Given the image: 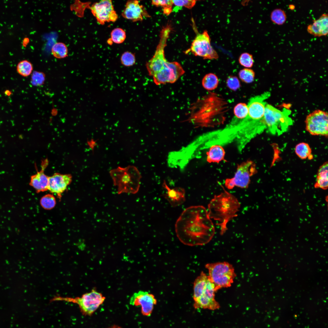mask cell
I'll return each mask as SVG.
<instances>
[{
  "label": "cell",
  "mask_w": 328,
  "mask_h": 328,
  "mask_svg": "<svg viewBox=\"0 0 328 328\" xmlns=\"http://www.w3.org/2000/svg\"><path fill=\"white\" fill-rule=\"evenodd\" d=\"M175 227L178 239L184 244L189 246L207 244L215 232L207 210L201 205L190 206L184 210L177 219Z\"/></svg>",
  "instance_id": "6da1fadb"
},
{
  "label": "cell",
  "mask_w": 328,
  "mask_h": 328,
  "mask_svg": "<svg viewBox=\"0 0 328 328\" xmlns=\"http://www.w3.org/2000/svg\"><path fill=\"white\" fill-rule=\"evenodd\" d=\"M240 207L237 198L225 190L210 200L208 206V214L210 218L219 222L217 224L220 226L221 235L227 230L228 222L237 216Z\"/></svg>",
  "instance_id": "7a4b0ae2"
},
{
  "label": "cell",
  "mask_w": 328,
  "mask_h": 328,
  "mask_svg": "<svg viewBox=\"0 0 328 328\" xmlns=\"http://www.w3.org/2000/svg\"><path fill=\"white\" fill-rule=\"evenodd\" d=\"M193 298L195 309L214 310L219 309V303L215 299L217 291L214 284L203 272L195 279L193 283Z\"/></svg>",
  "instance_id": "3957f363"
},
{
  "label": "cell",
  "mask_w": 328,
  "mask_h": 328,
  "mask_svg": "<svg viewBox=\"0 0 328 328\" xmlns=\"http://www.w3.org/2000/svg\"><path fill=\"white\" fill-rule=\"evenodd\" d=\"M109 174L114 185L117 187L118 194H134L139 189L142 178L140 172L135 166H119L111 170Z\"/></svg>",
  "instance_id": "277c9868"
},
{
  "label": "cell",
  "mask_w": 328,
  "mask_h": 328,
  "mask_svg": "<svg viewBox=\"0 0 328 328\" xmlns=\"http://www.w3.org/2000/svg\"><path fill=\"white\" fill-rule=\"evenodd\" d=\"M291 111L284 108L281 111L269 104L265 107L264 120L266 129L273 135H279L286 132L293 121L289 116Z\"/></svg>",
  "instance_id": "5b68a950"
},
{
  "label": "cell",
  "mask_w": 328,
  "mask_h": 328,
  "mask_svg": "<svg viewBox=\"0 0 328 328\" xmlns=\"http://www.w3.org/2000/svg\"><path fill=\"white\" fill-rule=\"evenodd\" d=\"M205 267L208 271V277L217 291L231 286L236 274L230 264L227 262L209 263Z\"/></svg>",
  "instance_id": "8992f818"
},
{
  "label": "cell",
  "mask_w": 328,
  "mask_h": 328,
  "mask_svg": "<svg viewBox=\"0 0 328 328\" xmlns=\"http://www.w3.org/2000/svg\"><path fill=\"white\" fill-rule=\"evenodd\" d=\"M102 294L94 290L86 293L80 297L73 298L56 296L52 301H63L77 304L83 314L91 316L101 304L105 300Z\"/></svg>",
  "instance_id": "52a82bcc"
},
{
  "label": "cell",
  "mask_w": 328,
  "mask_h": 328,
  "mask_svg": "<svg viewBox=\"0 0 328 328\" xmlns=\"http://www.w3.org/2000/svg\"><path fill=\"white\" fill-rule=\"evenodd\" d=\"M171 30L170 25L167 24L163 27L160 32L159 41L155 54L146 65L149 74L150 76L153 77L160 71L167 61L165 56L164 49Z\"/></svg>",
  "instance_id": "ba28073f"
},
{
  "label": "cell",
  "mask_w": 328,
  "mask_h": 328,
  "mask_svg": "<svg viewBox=\"0 0 328 328\" xmlns=\"http://www.w3.org/2000/svg\"><path fill=\"white\" fill-rule=\"evenodd\" d=\"M256 172V166L252 161L248 160L237 166L234 176L226 179L225 187L229 190L235 186L241 188H247L250 182V178Z\"/></svg>",
  "instance_id": "9c48e42d"
},
{
  "label": "cell",
  "mask_w": 328,
  "mask_h": 328,
  "mask_svg": "<svg viewBox=\"0 0 328 328\" xmlns=\"http://www.w3.org/2000/svg\"><path fill=\"white\" fill-rule=\"evenodd\" d=\"M306 130L313 135L328 136V116L327 112L319 109L309 114L305 121Z\"/></svg>",
  "instance_id": "30bf717a"
},
{
  "label": "cell",
  "mask_w": 328,
  "mask_h": 328,
  "mask_svg": "<svg viewBox=\"0 0 328 328\" xmlns=\"http://www.w3.org/2000/svg\"><path fill=\"white\" fill-rule=\"evenodd\" d=\"M190 50L195 56L204 59H217L218 55L210 44V39L208 32L204 31L202 33H197L192 43Z\"/></svg>",
  "instance_id": "8fae6325"
},
{
  "label": "cell",
  "mask_w": 328,
  "mask_h": 328,
  "mask_svg": "<svg viewBox=\"0 0 328 328\" xmlns=\"http://www.w3.org/2000/svg\"><path fill=\"white\" fill-rule=\"evenodd\" d=\"M184 73V70L178 62L166 61L164 67L153 76V81L157 85L173 83Z\"/></svg>",
  "instance_id": "7c38bea8"
},
{
  "label": "cell",
  "mask_w": 328,
  "mask_h": 328,
  "mask_svg": "<svg viewBox=\"0 0 328 328\" xmlns=\"http://www.w3.org/2000/svg\"><path fill=\"white\" fill-rule=\"evenodd\" d=\"M90 8L100 24L104 25L106 22H114L118 18L111 0H101L93 4Z\"/></svg>",
  "instance_id": "4fadbf2b"
},
{
  "label": "cell",
  "mask_w": 328,
  "mask_h": 328,
  "mask_svg": "<svg viewBox=\"0 0 328 328\" xmlns=\"http://www.w3.org/2000/svg\"><path fill=\"white\" fill-rule=\"evenodd\" d=\"M270 95L269 92L266 91L251 97L247 105L248 112L247 116L255 121L264 120L266 105L265 100L268 98Z\"/></svg>",
  "instance_id": "5bb4252c"
},
{
  "label": "cell",
  "mask_w": 328,
  "mask_h": 328,
  "mask_svg": "<svg viewBox=\"0 0 328 328\" xmlns=\"http://www.w3.org/2000/svg\"><path fill=\"white\" fill-rule=\"evenodd\" d=\"M156 303V299L153 294L142 291L135 293L130 300V304L136 306H141L142 314L148 316L151 315Z\"/></svg>",
  "instance_id": "9a60e30c"
},
{
  "label": "cell",
  "mask_w": 328,
  "mask_h": 328,
  "mask_svg": "<svg viewBox=\"0 0 328 328\" xmlns=\"http://www.w3.org/2000/svg\"><path fill=\"white\" fill-rule=\"evenodd\" d=\"M72 181V176L70 174L55 173L49 177L48 190L60 198Z\"/></svg>",
  "instance_id": "2e32d148"
},
{
  "label": "cell",
  "mask_w": 328,
  "mask_h": 328,
  "mask_svg": "<svg viewBox=\"0 0 328 328\" xmlns=\"http://www.w3.org/2000/svg\"><path fill=\"white\" fill-rule=\"evenodd\" d=\"M48 160H43L40 170L30 177L29 185L33 187L37 193L43 192L48 190L49 177L45 173L44 171L48 165Z\"/></svg>",
  "instance_id": "e0dca14e"
},
{
  "label": "cell",
  "mask_w": 328,
  "mask_h": 328,
  "mask_svg": "<svg viewBox=\"0 0 328 328\" xmlns=\"http://www.w3.org/2000/svg\"><path fill=\"white\" fill-rule=\"evenodd\" d=\"M121 15L125 18L135 22L142 21L143 16L147 15L138 1L129 0L126 2Z\"/></svg>",
  "instance_id": "ac0fdd59"
},
{
  "label": "cell",
  "mask_w": 328,
  "mask_h": 328,
  "mask_svg": "<svg viewBox=\"0 0 328 328\" xmlns=\"http://www.w3.org/2000/svg\"><path fill=\"white\" fill-rule=\"evenodd\" d=\"M163 188L166 190L163 197L173 207L179 206L183 204L186 200L185 190L180 187L173 188L169 187L165 181L162 184Z\"/></svg>",
  "instance_id": "d6986e66"
},
{
  "label": "cell",
  "mask_w": 328,
  "mask_h": 328,
  "mask_svg": "<svg viewBox=\"0 0 328 328\" xmlns=\"http://www.w3.org/2000/svg\"><path fill=\"white\" fill-rule=\"evenodd\" d=\"M308 32L316 37L325 36L328 33V15L326 13L323 14L319 17L313 21L307 28Z\"/></svg>",
  "instance_id": "ffe728a7"
},
{
  "label": "cell",
  "mask_w": 328,
  "mask_h": 328,
  "mask_svg": "<svg viewBox=\"0 0 328 328\" xmlns=\"http://www.w3.org/2000/svg\"><path fill=\"white\" fill-rule=\"evenodd\" d=\"M328 163H324L319 168L316 176L314 187L323 190L327 188L328 185Z\"/></svg>",
  "instance_id": "44dd1931"
},
{
  "label": "cell",
  "mask_w": 328,
  "mask_h": 328,
  "mask_svg": "<svg viewBox=\"0 0 328 328\" xmlns=\"http://www.w3.org/2000/svg\"><path fill=\"white\" fill-rule=\"evenodd\" d=\"M225 152L221 145H215L209 148L207 153V161L209 162H219L223 160Z\"/></svg>",
  "instance_id": "7402d4cb"
},
{
  "label": "cell",
  "mask_w": 328,
  "mask_h": 328,
  "mask_svg": "<svg viewBox=\"0 0 328 328\" xmlns=\"http://www.w3.org/2000/svg\"><path fill=\"white\" fill-rule=\"evenodd\" d=\"M295 152L297 156L302 159H312L313 158L311 148L309 145L306 142L297 144L295 148Z\"/></svg>",
  "instance_id": "603a6c76"
},
{
  "label": "cell",
  "mask_w": 328,
  "mask_h": 328,
  "mask_svg": "<svg viewBox=\"0 0 328 328\" xmlns=\"http://www.w3.org/2000/svg\"><path fill=\"white\" fill-rule=\"evenodd\" d=\"M219 83L218 77L216 74L213 73H209L205 75L202 81L203 87L208 91H212L216 89Z\"/></svg>",
  "instance_id": "cb8c5ba5"
},
{
  "label": "cell",
  "mask_w": 328,
  "mask_h": 328,
  "mask_svg": "<svg viewBox=\"0 0 328 328\" xmlns=\"http://www.w3.org/2000/svg\"><path fill=\"white\" fill-rule=\"evenodd\" d=\"M270 17L273 23L278 25L283 24L287 19V15L285 11L279 8L275 9L272 11Z\"/></svg>",
  "instance_id": "d4e9b609"
},
{
  "label": "cell",
  "mask_w": 328,
  "mask_h": 328,
  "mask_svg": "<svg viewBox=\"0 0 328 328\" xmlns=\"http://www.w3.org/2000/svg\"><path fill=\"white\" fill-rule=\"evenodd\" d=\"M51 52L55 57L58 59H62L67 56L68 50L67 46L64 43L58 42L53 46Z\"/></svg>",
  "instance_id": "484cf974"
},
{
  "label": "cell",
  "mask_w": 328,
  "mask_h": 328,
  "mask_svg": "<svg viewBox=\"0 0 328 328\" xmlns=\"http://www.w3.org/2000/svg\"><path fill=\"white\" fill-rule=\"evenodd\" d=\"M33 67L32 63L27 60L20 61L17 64L16 70L18 73L23 77H27L32 73Z\"/></svg>",
  "instance_id": "4316f807"
},
{
  "label": "cell",
  "mask_w": 328,
  "mask_h": 328,
  "mask_svg": "<svg viewBox=\"0 0 328 328\" xmlns=\"http://www.w3.org/2000/svg\"><path fill=\"white\" fill-rule=\"evenodd\" d=\"M41 207L47 210L53 209L56 205L55 198L53 194H48L43 196L40 201Z\"/></svg>",
  "instance_id": "83f0119b"
},
{
  "label": "cell",
  "mask_w": 328,
  "mask_h": 328,
  "mask_svg": "<svg viewBox=\"0 0 328 328\" xmlns=\"http://www.w3.org/2000/svg\"><path fill=\"white\" fill-rule=\"evenodd\" d=\"M239 78L243 82L246 83H252L255 77V72L252 69L244 68L241 70L239 72Z\"/></svg>",
  "instance_id": "f1b7e54d"
},
{
  "label": "cell",
  "mask_w": 328,
  "mask_h": 328,
  "mask_svg": "<svg viewBox=\"0 0 328 328\" xmlns=\"http://www.w3.org/2000/svg\"><path fill=\"white\" fill-rule=\"evenodd\" d=\"M111 36L112 42L120 44L122 43L125 39L126 33L122 29L117 28L112 30L111 33Z\"/></svg>",
  "instance_id": "f546056e"
},
{
  "label": "cell",
  "mask_w": 328,
  "mask_h": 328,
  "mask_svg": "<svg viewBox=\"0 0 328 328\" xmlns=\"http://www.w3.org/2000/svg\"><path fill=\"white\" fill-rule=\"evenodd\" d=\"M248 110V105L244 103H239L237 104L234 108V113L235 117L242 119L247 116Z\"/></svg>",
  "instance_id": "4dcf8cb0"
},
{
  "label": "cell",
  "mask_w": 328,
  "mask_h": 328,
  "mask_svg": "<svg viewBox=\"0 0 328 328\" xmlns=\"http://www.w3.org/2000/svg\"><path fill=\"white\" fill-rule=\"evenodd\" d=\"M238 61L241 65L248 68L252 67L254 63L252 55L246 52L241 54L239 58Z\"/></svg>",
  "instance_id": "1f68e13d"
},
{
  "label": "cell",
  "mask_w": 328,
  "mask_h": 328,
  "mask_svg": "<svg viewBox=\"0 0 328 328\" xmlns=\"http://www.w3.org/2000/svg\"><path fill=\"white\" fill-rule=\"evenodd\" d=\"M135 61L134 54L128 51L124 52L121 57V64L126 67H130L133 65L135 64Z\"/></svg>",
  "instance_id": "d6a6232c"
},
{
  "label": "cell",
  "mask_w": 328,
  "mask_h": 328,
  "mask_svg": "<svg viewBox=\"0 0 328 328\" xmlns=\"http://www.w3.org/2000/svg\"><path fill=\"white\" fill-rule=\"evenodd\" d=\"M45 77V75L43 73L34 71L31 76V83L34 85H41L43 84Z\"/></svg>",
  "instance_id": "836d02e7"
},
{
  "label": "cell",
  "mask_w": 328,
  "mask_h": 328,
  "mask_svg": "<svg viewBox=\"0 0 328 328\" xmlns=\"http://www.w3.org/2000/svg\"><path fill=\"white\" fill-rule=\"evenodd\" d=\"M226 84L228 87L233 91H236L240 87L241 84L236 77L231 76L227 78Z\"/></svg>",
  "instance_id": "e575fe53"
},
{
  "label": "cell",
  "mask_w": 328,
  "mask_h": 328,
  "mask_svg": "<svg viewBox=\"0 0 328 328\" xmlns=\"http://www.w3.org/2000/svg\"><path fill=\"white\" fill-rule=\"evenodd\" d=\"M175 5L180 7H184L188 9H191L193 7L196 3L195 0H172Z\"/></svg>",
  "instance_id": "d590c367"
},
{
  "label": "cell",
  "mask_w": 328,
  "mask_h": 328,
  "mask_svg": "<svg viewBox=\"0 0 328 328\" xmlns=\"http://www.w3.org/2000/svg\"><path fill=\"white\" fill-rule=\"evenodd\" d=\"M152 4L156 6H161L163 10L172 9L173 4L171 0H155L152 1Z\"/></svg>",
  "instance_id": "8d00e7d4"
},
{
  "label": "cell",
  "mask_w": 328,
  "mask_h": 328,
  "mask_svg": "<svg viewBox=\"0 0 328 328\" xmlns=\"http://www.w3.org/2000/svg\"><path fill=\"white\" fill-rule=\"evenodd\" d=\"M91 147L92 149H93L97 145L96 141H95L93 139L91 140L90 142Z\"/></svg>",
  "instance_id": "74e56055"
},
{
  "label": "cell",
  "mask_w": 328,
  "mask_h": 328,
  "mask_svg": "<svg viewBox=\"0 0 328 328\" xmlns=\"http://www.w3.org/2000/svg\"><path fill=\"white\" fill-rule=\"evenodd\" d=\"M289 9L291 10H293L295 9V5L292 4H290L289 5Z\"/></svg>",
  "instance_id": "f35d334b"
},
{
  "label": "cell",
  "mask_w": 328,
  "mask_h": 328,
  "mask_svg": "<svg viewBox=\"0 0 328 328\" xmlns=\"http://www.w3.org/2000/svg\"><path fill=\"white\" fill-rule=\"evenodd\" d=\"M109 328H121L120 326H118L114 325V326H111V327H110Z\"/></svg>",
  "instance_id": "ab89813d"
}]
</instances>
